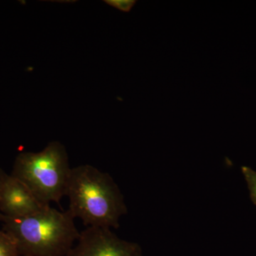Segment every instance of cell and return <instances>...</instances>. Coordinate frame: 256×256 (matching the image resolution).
<instances>
[{
  "instance_id": "6da1fadb",
  "label": "cell",
  "mask_w": 256,
  "mask_h": 256,
  "mask_svg": "<svg viewBox=\"0 0 256 256\" xmlns=\"http://www.w3.org/2000/svg\"><path fill=\"white\" fill-rule=\"evenodd\" d=\"M66 196L70 213L87 227L119 228L120 218L128 212L114 178L92 165L72 168Z\"/></svg>"
},
{
  "instance_id": "7a4b0ae2",
  "label": "cell",
  "mask_w": 256,
  "mask_h": 256,
  "mask_svg": "<svg viewBox=\"0 0 256 256\" xmlns=\"http://www.w3.org/2000/svg\"><path fill=\"white\" fill-rule=\"evenodd\" d=\"M73 216L46 207L34 214L11 218L0 214L2 230L18 244L20 256H67L79 238Z\"/></svg>"
},
{
  "instance_id": "3957f363",
  "label": "cell",
  "mask_w": 256,
  "mask_h": 256,
  "mask_svg": "<svg viewBox=\"0 0 256 256\" xmlns=\"http://www.w3.org/2000/svg\"><path fill=\"white\" fill-rule=\"evenodd\" d=\"M72 168L65 146L54 141L40 152H22L11 175L24 184L46 205L66 196Z\"/></svg>"
},
{
  "instance_id": "277c9868",
  "label": "cell",
  "mask_w": 256,
  "mask_h": 256,
  "mask_svg": "<svg viewBox=\"0 0 256 256\" xmlns=\"http://www.w3.org/2000/svg\"><path fill=\"white\" fill-rule=\"evenodd\" d=\"M67 256H142L137 244L118 238L110 228L87 227Z\"/></svg>"
},
{
  "instance_id": "5b68a950",
  "label": "cell",
  "mask_w": 256,
  "mask_h": 256,
  "mask_svg": "<svg viewBox=\"0 0 256 256\" xmlns=\"http://www.w3.org/2000/svg\"><path fill=\"white\" fill-rule=\"evenodd\" d=\"M50 206L40 202L18 178L11 174L5 176L0 186L1 214L21 218L34 214Z\"/></svg>"
},
{
  "instance_id": "8992f818",
  "label": "cell",
  "mask_w": 256,
  "mask_h": 256,
  "mask_svg": "<svg viewBox=\"0 0 256 256\" xmlns=\"http://www.w3.org/2000/svg\"><path fill=\"white\" fill-rule=\"evenodd\" d=\"M0 256H20L14 239L3 230H0Z\"/></svg>"
},
{
  "instance_id": "52a82bcc",
  "label": "cell",
  "mask_w": 256,
  "mask_h": 256,
  "mask_svg": "<svg viewBox=\"0 0 256 256\" xmlns=\"http://www.w3.org/2000/svg\"><path fill=\"white\" fill-rule=\"evenodd\" d=\"M242 170L250 192V198L256 205V172L248 166H242Z\"/></svg>"
},
{
  "instance_id": "ba28073f",
  "label": "cell",
  "mask_w": 256,
  "mask_h": 256,
  "mask_svg": "<svg viewBox=\"0 0 256 256\" xmlns=\"http://www.w3.org/2000/svg\"><path fill=\"white\" fill-rule=\"evenodd\" d=\"M105 2L112 8L126 12L130 11L136 3V1L134 0H108Z\"/></svg>"
},
{
  "instance_id": "9c48e42d",
  "label": "cell",
  "mask_w": 256,
  "mask_h": 256,
  "mask_svg": "<svg viewBox=\"0 0 256 256\" xmlns=\"http://www.w3.org/2000/svg\"><path fill=\"white\" fill-rule=\"evenodd\" d=\"M6 174H4L2 171L1 169H0V186H1L3 180L6 176Z\"/></svg>"
},
{
  "instance_id": "30bf717a",
  "label": "cell",
  "mask_w": 256,
  "mask_h": 256,
  "mask_svg": "<svg viewBox=\"0 0 256 256\" xmlns=\"http://www.w3.org/2000/svg\"></svg>"
}]
</instances>
